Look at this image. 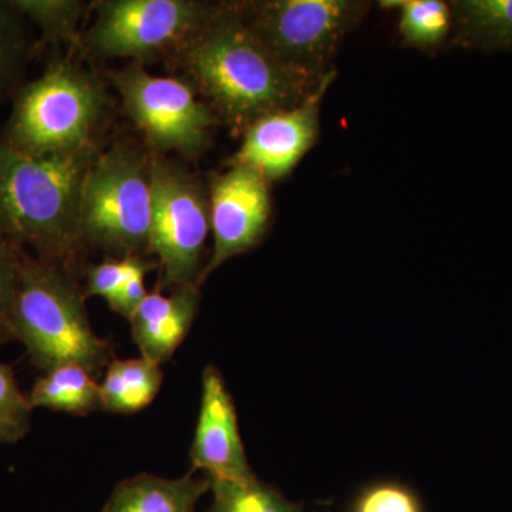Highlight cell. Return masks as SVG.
I'll use <instances>...</instances> for the list:
<instances>
[{"instance_id": "cell-1", "label": "cell", "mask_w": 512, "mask_h": 512, "mask_svg": "<svg viewBox=\"0 0 512 512\" xmlns=\"http://www.w3.org/2000/svg\"><path fill=\"white\" fill-rule=\"evenodd\" d=\"M222 123L244 134L255 120L301 103L323 77L289 66L242 19L239 2L212 3L173 56Z\"/></svg>"}, {"instance_id": "cell-2", "label": "cell", "mask_w": 512, "mask_h": 512, "mask_svg": "<svg viewBox=\"0 0 512 512\" xmlns=\"http://www.w3.org/2000/svg\"><path fill=\"white\" fill-rule=\"evenodd\" d=\"M97 147L30 156L0 136V237L72 274L84 178Z\"/></svg>"}, {"instance_id": "cell-3", "label": "cell", "mask_w": 512, "mask_h": 512, "mask_svg": "<svg viewBox=\"0 0 512 512\" xmlns=\"http://www.w3.org/2000/svg\"><path fill=\"white\" fill-rule=\"evenodd\" d=\"M84 299L70 272L20 248L12 328L37 369L79 365L96 377L109 365V345L93 332Z\"/></svg>"}, {"instance_id": "cell-4", "label": "cell", "mask_w": 512, "mask_h": 512, "mask_svg": "<svg viewBox=\"0 0 512 512\" xmlns=\"http://www.w3.org/2000/svg\"><path fill=\"white\" fill-rule=\"evenodd\" d=\"M0 136L30 156L73 153L94 143L106 113L107 94L99 80L66 59L53 60L42 76L23 83Z\"/></svg>"}, {"instance_id": "cell-5", "label": "cell", "mask_w": 512, "mask_h": 512, "mask_svg": "<svg viewBox=\"0 0 512 512\" xmlns=\"http://www.w3.org/2000/svg\"><path fill=\"white\" fill-rule=\"evenodd\" d=\"M150 228V153L134 144H114L99 153L84 178L80 238L120 258L146 255Z\"/></svg>"}, {"instance_id": "cell-6", "label": "cell", "mask_w": 512, "mask_h": 512, "mask_svg": "<svg viewBox=\"0 0 512 512\" xmlns=\"http://www.w3.org/2000/svg\"><path fill=\"white\" fill-rule=\"evenodd\" d=\"M363 0H252L239 2L242 19L268 49L313 77L333 70L343 43L366 18Z\"/></svg>"}, {"instance_id": "cell-7", "label": "cell", "mask_w": 512, "mask_h": 512, "mask_svg": "<svg viewBox=\"0 0 512 512\" xmlns=\"http://www.w3.org/2000/svg\"><path fill=\"white\" fill-rule=\"evenodd\" d=\"M150 158L148 252L158 256L160 289L198 285L204 269L205 242L211 231L208 190L177 161L151 151Z\"/></svg>"}, {"instance_id": "cell-8", "label": "cell", "mask_w": 512, "mask_h": 512, "mask_svg": "<svg viewBox=\"0 0 512 512\" xmlns=\"http://www.w3.org/2000/svg\"><path fill=\"white\" fill-rule=\"evenodd\" d=\"M111 77L151 153H177L192 160L211 147L212 131L221 121L190 82L156 76L136 62Z\"/></svg>"}, {"instance_id": "cell-9", "label": "cell", "mask_w": 512, "mask_h": 512, "mask_svg": "<svg viewBox=\"0 0 512 512\" xmlns=\"http://www.w3.org/2000/svg\"><path fill=\"white\" fill-rule=\"evenodd\" d=\"M212 3L198 0H103L83 35L84 46L104 59L144 64L174 56L207 18Z\"/></svg>"}, {"instance_id": "cell-10", "label": "cell", "mask_w": 512, "mask_h": 512, "mask_svg": "<svg viewBox=\"0 0 512 512\" xmlns=\"http://www.w3.org/2000/svg\"><path fill=\"white\" fill-rule=\"evenodd\" d=\"M261 175L231 164L212 175L208 185L212 251L198 285L234 256L254 249L264 239L272 215L271 191Z\"/></svg>"}, {"instance_id": "cell-11", "label": "cell", "mask_w": 512, "mask_h": 512, "mask_svg": "<svg viewBox=\"0 0 512 512\" xmlns=\"http://www.w3.org/2000/svg\"><path fill=\"white\" fill-rule=\"evenodd\" d=\"M335 79L336 70H330L301 103L255 120L231 164L251 168L269 184L289 177L318 144L323 99Z\"/></svg>"}, {"instance_id": "cell-12", "label": "cell", "mask_w": 512, "mask_h": 512, "mask_svg": "<svg viewBox=\"0 0 512 512\" xmlns=\"http://www.w3.org/2000/svg\"><path fill=\"white\" fill-rule=\"evenodd\" d=\"M191 461L194 470H204L210 478L235 481L255 478L239 434L234 402L214 366H208L202 373L201 409Z\"/></svg>"}, {"instance_id": "cell-13", "label": "cell", "mask_w": 512, "mask_h": 512, "mask_svg": "<svg viewBox=\"0 0 512 512\" xmlns=\"http://www.w3.org/2000/svg\"><path fill=\"white\" fill-rule=\"evenodd\" d=\"M201 292L197 284L174 289L170 296L148 293L131 316V335L141 356L163 365L187 338L198 309Z\"/></svg>"}, {"instance_id": "cell-14", "label": "cell", "mask_w": 512, "mask_h": 512, "mask_svg": "<svg viewBox=\"0 0 512 512\" xmlns=\"http://www.w3.org/2000/svg\"><path fill=\"white\" fill-rule=\"evenodd\" d=\"M210 490V478L191 473L181 478L140 474L121 481L101 512H194Z\"/></svg>"}, {"instance_id": "cell-15", "label": "cell", "mask_w": 512, "mask_h": 512, "mask_svg": "<svg viewBox=\"0 0 512 512\" xmlns=\"http://www.w3.org/2000/svg\"><path fill=\"white\" fill-rule=\"evenodd\" d=\"M450 42L463 49L512 53V0H453Z\"/></svg>"}, {"instance_id": "cell-16", "label": "cell", "mask_w": 512, "mask_h": 512, "mask_svg": "<svg viewBox=\"0 0 512 512\" xmlns=\"http://www.w3.org/2000/svg\"><path fill=\"white\" fill-rule=\"evenodd\" d=\"M163 383V370L146 357L110 360L101 387L103 410L136 413L156 399Z\"/></svg>"}, {"instance_id": "cell-17", "label": "cell", "mask_w": 512, "mask_h": 512, "mask_svg": "<svg viewBox=\"0 0 512 512\" xmlns=\"http://www.w3.org/2000/svg\"><path fill=\"white\" fill-rule=\"evenodd\" d=\"M32 409L55 410L86 416L103 410L100 384L79 365H64L46 372L36 380L28 394Z\"/></svg>"}, {"instance_id": "cell-18", "label": "cell", "mask_w": 512, "mask_h": 512, "mask_svg": "<svg viewBox=\"0 0 512 512\" xmlns=\"http://www.w3.org/2000/svg\"><path fill=\"white\" fill-rule=\"evenodd\" d=\"M383 8L399 10V33L407 45L434 50L450 40L453 12L443 0H386Z\"/></svg>"}, {"instance_id": "cell-19", "label": "cell", "mask_w": 512, "mask_h": 512, "mask_svg": "<svg viewBox=\"0 0 512 512\" xmlns=\"http://www.w3.org/2000/svg\"><path fill=\"white\" fill-rule=\"evenodd\" d=\"M25 16L12 0H0V103L22 86V77L35 53Z\"/></svg>"}, {"instance_id": "cell-20", "label": "cell", "mask_w": 512, "mask_h": 512, "mask_svg": "<svg viewBox=\"0 0 512 512\" xmlns=\"http://www.w3.org/2000/svg\"><path fill=\"white\" fill-rule=\"evenodd\" d=\"M210 483V512H303L301 505L256 477L245 481L210 478Z\"/></svg>"}, {"instance_id": "cell-21", "label": "cell", "mask_w": 512, "mask_h": 512, "mask_svg": "<svg viewBox=\"0 0 512 512\" xmlns=\"http://www.w3.org/2000/svg\"><path fill=\"white\" fill-rule=\"evenodd\" d=\"M13 5L35 23L43 45L60 46L76 42L80 20L87 3L79 0H12Z\"/></svg>"}, {"instance_id": "cell-22", "label": "cell", "mask_w": 512, "mask_h": 512, "mask_svg": "<svg viewBox=\"0 0 512 512\" xmlns=\"http://www.w3.org/2000/svg\"><path fill=\"white\" fill-rule=\"evenodd\" d=\"M156 266L157 262L146 255L124 256L90 265L87 268L84 298L101 296L109 302L130 279L137 275H147Z\"/></svg>"}, {"instance_id": "cell-23", "label": "cell", "mask_w": 512, "mask_h": 512, "mask_svg": "<svg viewBox=\"0 0 512 512\" xmlns=\"http://www.w3.org/2000/svg\"><path fill=\"white\" fill-rule=\"evenodd\" d=\"M32 410L12 369L0 362V443H18L29 433Z\"/></svg>"}, {"instance_id": "cell-24", "label": "cell", "mask_w": 512, "mask_h": 512, "mask_svg": "<svg viewBox=\"0 0 512 512\" xmlns=\"http://www.w3.org/2000/svg\"><path fill=\"white\" fill-rule=\"evenodd\" d=\"M20 247L0 237V345L15 340L13 306L19 281Z\"/></svg>"}, {"instance_id": "cell-25", "label": "cell", "mask_w": 512, "mask_h": 512, "mask_svg": "<svg viewBox=\"0 0 512 512\" xmlns=\"http://www.w3.org/2000/svg\"><path fill=\"white\" fill-rule=\"evenodd\" d=\"M352 512H423V507L410 488L397 483H379L357 495Z\"/></svg>"}, {"instance_id": "cell-26", "label": "cell", "mask_w": 512, "mask_h": 512, "mask_svg": "<svg viewBox=\"0 0 512 512\" xmlns=\"http://www.w3.org/2000/svg\"><path fill=\"white\" fill-rule=\"evenodd\" d=\"M144 278H146V275H137L130 279L121 288V291L113 299H110V308L123 316V318L130 320L133 313L137 311L138 306L141 305V302L148 295L146 286H144Z\"/></svg>"}]
</instances>
